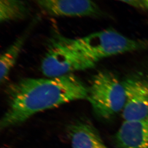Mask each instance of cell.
<instances>
[{
	"mask_svg": "<svg viewBox=\"0 0 148 148\" xmlns=\"http://www.w3.org/2000/svg\"><path fill=\"white\" fill-rule=\"evenodd\" d=\"M130 6L148 11V0H117Z\"/></svg>",
	"mask_w": 148,
	"mask_h": 148,
	"instance_id": "11",
	"label": "cell"
},
{
	"mask_svg": "<svg viewBox=\"0 0 148 148\" xmlns=\"http://www.w3.org/2000/svg\"><path fill=\"white\" fill-rule=\"evenodd\" d=\"M73 41L79 49L96 64L109 56L148 47V40L132 39L112 28L73 39Z\"/></svg>",
	"mask_w": 148,
	"mask_h": 148,
	"instance_id": "3",
	"label": "cell"
},
{
	"mask_svg": "<svg viewBox=\"0 0 148 148\" xmlns=\"http://www.w3.org/2000/svg\"><path fill=\"white\" fill-rule=\"evenodd\" d=\"M87 100L97 116L111 118L124 107L126 94L123 83L110 72H98L92 76L88 86Z\"/></svg>",
	"mask_w": 148,
	"mask_h": 148,
	"instance_id": "4",
	"label": "cell"
},
{
	"mask_svg": "<svg viewBox=\"0 0 148 148\" xmlns=\"http://www.w3.org/2000/svg\"><path fill=\"white\" fill-rule=\"evenodd\" d=\"M8 107L1 129L14 127L34 115L73 101L87 100L88 86L73 74L46 78H24L7 89Z\"/></svg>",
	"mask_w": 148,
	"mask_h": 148,
	"instance_id": "1",
	"label": "cell"
},
{
	"mask_svg": "<svg viewBox=\"0 0 148 148\" xmlns=\"http://www.w3.org/2000/svg\"><path fill=\"white\" fill-rule=\"evenodd\" d=\"M67 133L72 148H108L91 123L78 121L69 126Z\"/></svg>",
	"mask_w": 148,
	"mask_h": 148,
	"instance_id": "8",
	"label": "cell"
},
{
	"mask_svg": "<svg viewBox=\"0 0 148 148\" xmlns=\"http://www.w3.org/2000/svg\"><path fill=\"white\" fill-rule=\"evenodd\" d=\"M42 11L57 17H101L104 13L93 0H30Z\"/></svg>",
	"mask_w": 148,
	"mask_h": 148,
	"instance_id": "5",
	"label": "cell"
},
{
	"mask_svg": "<svg viewBox=\"0 0 148 148\" xmlns=\"http://www.w3.org/2000/svg\"><path fill=\"white\" fill-rule=\"evenodd\" d=\"M118 148H148V116L125 121L116 135Z\"/></svg>",
	"mask_w": 148,
	"mask_h": 148,
	"instance_id": "7",
	"label": "cell"
},
{
	"mask_svg": "<svg viewBox=\"0 0 148 148\" xmlns=\"http://www.w3.org/2000/svg\"><path fill=\"white\" fill-rule=\"evenodd\" d=\"M39 18L40 17L38 16L34 18L24 32L1 55L0 59L1 84L5 82L7 80L10 72L16 63L23 46L35 26L39 21Z\"/></svg>",
	"mask_w": 148,
	"mask_h": 148,
	"instance_id": "9",
	"label": "cell"
},
{
	"mask_svg": "<svg viewBox=\"0 0 148 148\" xmlns=\"http://www.w3.org/2000/svg\"><path fill=\"white\" fill-rule=\"evenodd\" d=\"M51 36L41 64V70L47 77H62L95 66L74 44L73 39L64 36L55 29Z\"/></svg>",
	"mask_w": 148,
	"mask_h": 148,
	"instance_id": "2",
	"label": "cell"
},
{
	"mask_svg": "<svg viewBox=\"0 0 148 148\" xmlns=\"http://www.w3.org/2000/svg\"><path fill=\"white\" fill-rule=\"evenodd\" d=\"M126 101L122 110L125 121L140 120L148 116V82L140 78H128L122 82Z\"/></svg>",
	"mask_w": 148,
	"mask_h": 148,
	"instance_id": "6",
	"label": "cell"
},
{
	"mask_svg": "<svg viewBox=\"0 0 148 148\" xmlns=\"http://www.w3.org/2000/svg\"><path fill=\"white\" fill-rule=\"evenodd\" d=\"M30 7L23 0H0L1 23L24 20L30 15Z\"/></svg>",
	"mask_w": 148,
	"mask_h": 148,
	"instance_id": "10",
	"label": "cell"
}]
</instances>
